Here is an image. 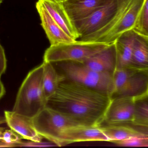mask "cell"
Segmentation results:
<instances>
[{
    "label": "cell",
    "instance_id": "17",
    "mask_svg": "<svg viewBox=\"0 0 148 148\" xmlns=\"http://www.w3.org/2000/svg\"><path fill=\"white\" fill-rule=\"evenodd\" d=\"M128 68L148 71V36L135 31L132 62Z\"/></svg>",
    "mask_w": 148,
    "mask_h": 148
},
{
    "label": "cell",
    "instance_id": "21",
    "mask_svg": "<svg viewBox=\"0 0 148 148\" xmlns=\"http://www.w3.org/2000/svg\"><path fill=\"white\" fill-rule=\"evenodd\" d=\"M134 30L142 34L148 36V0H145L137 24Z\"/></svg>",
    "mask_w": 148,
    "mask_h": 148
},
{
    "label": "cell",
    "instance_id": "12",
    "mask_svg": "<svg viewBox=\"0 0 148 148\" xmlns=\"http://www.w3.org/2000/svg\"><path fill=\"white\" fill-rule=\"evenodd\" d=\"M145 0H137L118 23L99 42L107 43L114 42L126 31L134 29L140 17Z\"/></svg>",
    "mask_w": 148,
    "mask_h": 148
},
{
    "label": "cell",
    "instance_id": "28",
    "mask_svg": "<svg viewBox=\"0 0 148 148\" xmlns=\"http://www.w3.org/2000/svg\"><path fill=\"white\" fill-rule=\"evenodd\" d=\"M3 1V0H0V4Z\"/></svg>",
    "mask_w": 148,
    "mask_h": 148
},
{
    "label": "cell",
    "instance_id": "15",
    "mask_svg": "<svg viewBox=\"0 0 148 148\" xmlns=\"http://www.w3.org/2000/svg\"><path fill=\"white\" fill-rule=\"evenodd\" d=\"M52 18L70 37L75 40L80 37L73 23L64 10L62 2L55 0H40Z\"/></svg>",
    "mask_w": 148,
    "mask_h": 148
},
{
    "label": "cell",
    "instance_id": "9",
    "mask_svg": "<svg viewBox=\"0 0 148 148\" xmlns=\"http://www.w3.org/2000/svg\"><path fill=\"white\" fill-rule=\"evenodd\" d=\"M108 141L107 136L98 127L78 124L63 130L60 147L75 142Z\"/></svg>",
    "mask_w": 148,
    "mask_h": 148
},
{
    "label": "cell",
    "instance_id": "14",
    "mask_svg": "<svg viewBox=\"0 0 148 148\" xmlns=\"http://www.w3.org/2000/svg\"><path fill=\"white\" fill-rule=\"evenodd\" d=\"M41 20V25L45 31L50 45L71 42L74 40L69 36L52 18L40 0L36 4Z\"/></svg>",
    "mask_w": 148,
    "mask_h": 148
},
{
    "label": "cell",
    "instance_id": "1",
    "mask_svg": "<svg viewBox=\"0 0 148 148\" xmlns=\"http://www.w3.org/2000/svg\"><path fill=\"white\" fill-rule=\"evenodd\" d=\"M111 101L107 94L66 79L49 98L47 107L78 124L97 127L102 122Z\"/></svg>",
    "mask_w": 148,
    "mask_h": 148
},
{
    "label": "cell",
    "instance_id": "10",
    "mask_svg": "<svg viewBox=\"0 0 148 148\" xmlns=\"http://www.w3.org/2000/svg\"><path fill=\"white\" fill-rule=\"evenodd\" d=\"M111 0H63L62 6L71 21H81L94 14Z\"/></svg>",
    "mask_w": 148,
    "mask_h": 148
},
{
    "label": "cell",
    "instance_id": "11",
    "mask_svg": "<svg viewBox=\"0 0 148 148\" xmlns=\"http://www.w3.org/2000/svg\"><path fill=\"white\" fill-rule=\"evenodd\" d=\"M97 72L114 74L117 68V56L115 41L89 58L80 62Z\"/></svg>",
    "mask_w": 148,
    "mask_h": 148
},
{
    "label": "cell",
    "instance_id": "27",
    "mask_svg": "<svg viewBox=\"0 0 148 148\" xmlns=\"http://www.w3.org/2000/svg\"><path fill=\"white\" fill-rule=\"evenodd\" d=\"M6 123L5 121V118L4 117H0V125L3 123ZM3 130L2 128H1L0 127V141H2V135L3 132Z\"/></svg>",
    "mask_w": 148,
    "mask_h": 148
},
{
    "label": "cell",
    "instance_id": "8",
    "mask_svg": "<svg viewBox=\"0 0 148 148\" xmlns=\"http://www.w3.org/2000/svg\"><path fill=\"white\" fill-rule=\"evenodd\" d=\"M135 110V98L119 97L111 99L104 118L100 125L132 122L134 118Z\"/></svg>",
    "mask_w": 148,
    "mask_h": 148
},
{
    "label": "cell",
    "instance_id": "22",
    "mask_svg": "<svg viewBox=\"0 0 148 148\" xmlns=\"http://www.w3.org/2000/svg\"><path fill=\"white\" fill-rule=\"evenodd\" d=\"M111 142L123 147H148V138L143 137H134Z\"/></svg>",
    "mask_w": 148,
    "mask_h": 148
},
{
    "label": "cell",
    "instance_id": "23",
    "mask_svg": "<svg viewBox=\"0 0 148 148\" xmlns=\"http://www.w3.org/2000/svg\"><path fill=\"white\" fill-rule=\"evenodd\" d=\"M2 137V141L7 145H14L15 143H21V139L22 138L11 129L3 131Z\"/></svg>",
    "mask_w": 148,
    "mask_h": 148
},
{
    "label": "cell",
    "instance_id": "7",
    "mask_svg": "<svg viewBox=\"0 0 148 148\" xmlns=\"http://www.w3.org/2000/svg\"><path fill=\"white\" fill-rule=\"evenodd\" d=\"M32 120L37 133L57 147H60L63 130L79 124L62 113L47 107Z\"/></svg>",
    "mask_w": 148,
    "mask_h": 148
},
{
    "label": "cell",
    "instance_id": "19",
    "mask_svg": "<svg viewBox=\"0 0 148 148\" xmlns=\"http://www.w3.org/2000/svg\"><path fill=\"white\" fill-rule=\"evenodd\" d=\"M43 86L47 100L54 94L59 85L66 78L57 72L53 63L43 61Z\"/></svg>",
    "mask_w": 148,
    "mask_h": 148
},
{
    "label": "cell",
    "instance_id": "5",
    "mask_svg": "<svg viewBox=\"0 0 148 148\" xmlns=\"http://www.w3.org/2000/svg\"><path fill=\"white\" fill-rule=\"evenodd\" d=\"M102 42L78 40L50 45L44 53V61L51 63L63 61L82 62L108 47Z\"/></svg>",
    "mask_w": 148,
    "mask_h": 148
},
{
    "label": "cell",
    "instance_id": "6",
    "mask_svg": "<svg viewBox=\"0 0 148 148\" xmlns=\"http://www.w3.org/2000/svg\"><path fill=\"white\" fill-rule=\"evenodd\" d=\"M114 89L111 99H136L148 94V71L132 68H117L114 74Z\"/></svg>",
    "mask_w": 148,
    "mask_h": 148
},
{
    "label": "cell",
    "instance_id": "25",
    "mask_svg": "<svg viewBox=\"0 0 148 148\" xmlns=\"http://www.w3.org/2000/svg\"><path fill=\"white\" fill-rule=\"evenodd\" d=\"M7 68V59L5 52L2 46L0 43V79L4 74Z\"/></svg>",
    "mask_w": 148,
    "mask_h": 148
},
{
    "label": "cell",
    "instance_id": "2",
    "mask_svg": "<svg viewBox=\"0 0 148 148\" xmlns=\"http://www.w3.org/2000/svg\"><path fill=\"white\" fill-rule=\"evenodd\" d=\"M137 0H111L88 17L73 23L81 41H99L126 14Z\"/></svg>",
    "mask_w": 148,
    "mask_h": 148
},
{
    "label": "cell",
    "instance_id": "29",
    "mask_svg": "<svg viewBox=\"0 0 148 148\" xmlns=\"http://www.w3.org/2000/svg\"><path fill=\"white\" fill-rule=\"evenodd\" d=\"M55 1H58L61 2V1H60V0H55Z\"/></svg>",
    "mask_w": 148,
    "mask_h": 148
},
{
    "label": "cell",
    "instance_id": "4",
    "mask_svg": "<svg viewBox=\"0 0 148 148\" xmlns=\"http://www.w3.org/2000/svg\"><path fill=\"white\" fill-rule=\"evenodd\" d=\"M66 79L78 83L112 96L114 89V74L97 72L80 62L63 61L55 63Z\"/></svg>",
    "mask_w": 148,
    "mask_h": 148
},
{
    "label": "cell",
    "instance_id": "24",
    "mask_svg": "<svg viewBox=\"0 0 148 148\" xmlns=\"http://www.w3.org/2000/svg\"><path fill=\"white\" fill-rule=\"evenodd\" d=\"M123 124L128 125L130 127L134 129L143 137L148 138V126L136 125V124H133L131 123H123Z\"/></svg>",
    "mask_w": 148,
    "mask_h": 148
},
{
    "label": "cell",
    "instance_id": "26",
    "mask_svg": "<svg viewBox=\"0 0 148 148\" xmlns=\"http://www.w3.org/2000/svg\"><path fill=\"white\" fill-rule=\"evenodd\" d=\"M5 92L6 91H5V88L0 79V99L4 95Z\"/></svg>",
    "mask_w": 148,
    "mask_h": 148
},
{
    "label": "cell",
    "instance_id": "16",
    "mask_svg": "<svg viewBox=\"0 0 148 148\" xmlns=\"http://www.w3.org/2000/svg\"><path fill=\"white\" fill-rule=\"evenodd\" d=\"M135 36V31L132 30L124 32L115 41L117 56V68L130 67Z\"/></svg>",
    "mask_w": 148,
    "mask_h": 148
},
{
    "label": "cell",
    "instance_id": "20",
    "mask_svg": "<svg viewBox=\"0 0 148 148\" xmlns=\"http://www.w3.org/2000/svg\"><path fill=\"white\" fill-rule=\"evenodd\" d=\"M133 124L148 126V94L135 99V110Z\"/></svg>",
    "mask_w": 148,
    "mask_h": 148
},
{
    "label": "cell",
    "instance_id": "18",
    "mask_svg": "<svg viewBox=\"0 0 148 148\" xmlns=\"http://www.w3.org/2000/svg\"><path fill=\"white\" fill-rule=\"evenodd\" d=\"M97 127L107 136L110 142L134 137L145 138L127 124H101Z\"/></svg>",
    "mask_w": 148,
    "mask_h": 148
},
{
    "label": "cell",
    "instance_id": "13",
    "mask_svg": "<svg viewBox=\"0 0 148 148\" xmlns=\"http://www.w3.org/2000/svg\"><path fill=\"white\" fill-rule=\"evenodd\" d=\"M4 118L10 129L20 135L23 139L35 142H40L42 140L43 137L36 130L32 118L13 111H5Z\"/></svg>",
    "mask_w": 148,
    "mask_h": 148
},
{
    "label": "cell",
    "instance_id": "3",
    "mask_svg": "<svg viewBox=\"0 0 148 148\" xmlns=\"http://www.w3.org/2000/svg\"><path fill=\"white\" fill-rule=\"evenodd\" d=\"M43 75V63L28 73L19 89L13 111L33 119L47 107Z\"/></svg>",
    "mask_w": 148,
    "mask_h": 148
}]
</instances>
